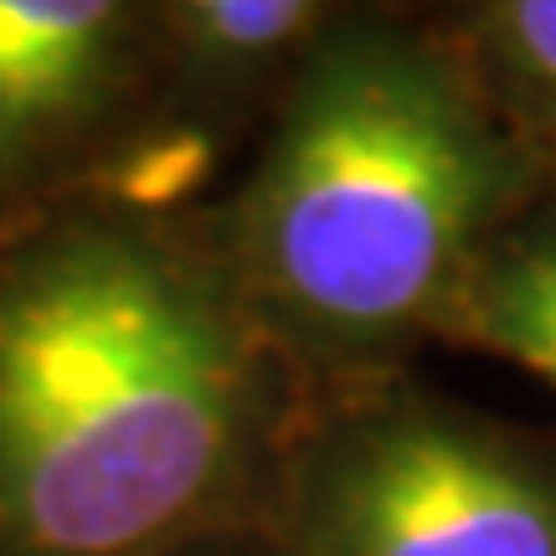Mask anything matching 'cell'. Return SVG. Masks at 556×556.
<instances>
[{
	"mask_svg": "<svg viewBox=\"0 0 556 556\" xmlns=\"http://www.w3.org/2000/svg\"><path fill=\"white\" fill-rule=\"evenodd\" d=\"M304 407L206 206L83 197L0 238V556L258 531Z\"/></svg>",
	"mask_w": 556,
	"mask_h": 556,
	"instance_id": "1",
	"label": "cell"
},
{
	"mask_svg": "<svg viewBox=\"0 0 556 556\" xmlns=\"http://www.w3.org/2000/svg\"><path fill=\"white\" fill-rule=\"evenodd\" d=\"M541 191L546 170L433 11L340 0L206 227L315 402L407 377L475 258Z\"/></svg>",
	"mask_w": 556,
	"mask_h": 556,
	"instance_id": "2",
	"label": "cell"
},
{
	"mask_svg": "<svg viewBox=\"0 0 556 556\" xmlns=\"http://www.w3.org/2000/svg\"><path fill=\"white\" fill-rule=\"evenodd\" d=\"M258 536L278 556H556V433L413 371L315 397Z\"/></svg>",
	"mask_w": 556,
	"mask_h": 556,
	"instance_id": "3",
	"label": "cell"
},
{
	"mask_svg": "<svg viewBox=\"0 0 556 556\" xmlns=\"http://www.w3.org/2000/svg\"><path fill=\"white\" fill-rule=\"evenodd\" d=\"M340 0H155L150 93L93 201L129 212H201L222 165L253 150L299 62Z\"/></svg>",
	"mask_w": 556,
	"mask_h": 556,
	"instance_id": "4",
	"label": "cell"
},
{
	"mask_svg": "<svg viewBox=\"0 0 556 556\" xmlns=\"http://www.w3.org/2000/svg\"><path fill=\"white\" fill-rule=\"evenodd\" d=\"M155 0H0V238L93 197L150 93Z\"/></svg>",
	"mask_w": 556,
	"mask_h": 556,
	"instance_id": "5",
	"label": "cell"
},
{
	"mask_svg": "<svg viewBox=\"0 0 556 556\" xmlns=\"http://www.w3.org/2000/svg\"><path fill=\"white\" fill-rule=\"evenodd\" d=\"M438 345L505 361L556 392V180L475 258L443 309Z\"/></svg>",
	"mask_w": 556,
	"mask_h": 556,
	"instance_id": "6",
	"label": "cell"
},
{
	"mask_svg": "<svg viewBox=\"0 0 556 556\" xmlns=\"http://www.w3.org/2000/svg\"><path fill=\"white\" fill-rule=\"evenodd\" d=\"M433 16L510 135L556 180V0H469Z\"/></svg>",
	"mask_w": 556,
	"mask_h": 556,
	"instance_id": "7",
	"label": "cell"
},
{
	"mask_svg": "<svg viewBox=\"0 0 556 556\" xmlns=\"http://www.w3.org/2000/svg\"><path fill=\"white\" fill-rule=\"evenodd\" d=\"M176 556H278L258 531H238V536H212V541H197Z\"/></svg>",
	"mask_w": 556,
	"mask_h": 556,
	"instance_id": "8",
	"label": "cell"
}]
</instances>
